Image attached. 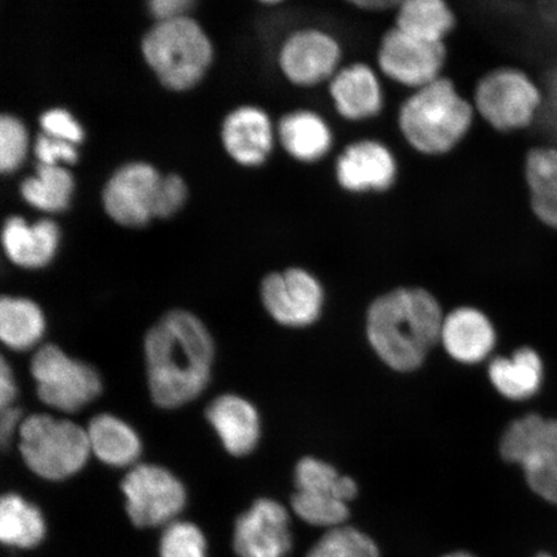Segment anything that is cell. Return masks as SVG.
I'll list each match as a JSON object with an SVG mask.
<instances>
[{"label":"cell","mask_w":557,"mask_h":557,"mask_svg":"<svg viewBox=\"0 0 557 557\" xmlns=\"http://www.w3.org/2000/svg\"><path fill=\"white\" fill-rule=\"evenodd\" d=\"M145 358L152 400L174 409L205 392L211 379L214 344L197 317L174 310L146 334Z\"/></svg>","instance_id":"obj_1"},{"label":"cell","mask_w":557,"mask_h":557,"mask_svg":"<svg viewBox=\"0 0 557 557\" xmlns=\"http://www.w3.org/2000/svg\"><path fill=\"white\" fill-rule=\"evenodd\" d=\"M443 323L441 305L428 290L398 288L369 308L367 336L383 363L412 372L441 341Z\"/></svg>","instance_id":"obj_2"},{"label":"cell","mask_w":557,"mask_h":557,"mask_svg":"<svg viewBox=\"0 0 557 557\" xmlns=\"http://www.w3.org/2000/svg\"><path fill=\"white\" fill-rule=\"evenodd\" d=\"M476 113L456 83L442 76L413 90L400 104L396 123L410 149L426 157L449 154L472 129Z\"/></svg>","instance_id":"obj_3"},{"label":"cell","mask_w":557,"mask_h":557,"mask_svg":"<svg viewBox=\"0 0 557 557\" xmlns=\"http://www.w3.org/2000/svg\"><path fill=\"white\" fill-rule=\"evenodd\" d=\"M143 51L159 81L174 90L197 85L213 53L205 32L187 17L160 21L146 35Z\"/></svg>","instance_id":"obj_4"},{"label":"cell","mask_w":557,"mask_h":557,"mask_svg":"<svg viewBox=\"0 0 557 557\" xmlns=\"http://www.w3.org/2000/svg\"><path fill=\"white\" fill-rule=\"evenodd\" d=\"M471 101L476 116L492 129L512 134L537 121L545 96L524 70L499 66L476 82Z\"/></svg>","instance_id":"obj_5"},{"label":"cell","mask_w":557,"mask_h":557,"mask_svg":"<svg viewBox=\"0 0 557 557\" xmlns=\"http://www.w3.org/2000/svg\"><path fill=\"white\" fill-rule=\"evenodd\" d=\"M20 450L33 472L64 480L85 468L90 453L87 430L47 414H33L18 430Z\"/></svg>","instance_id":"obj_6"},{"label":"cell","mask_w":557,"mask_h":557,"mask_svg":"<svg viewBox=\"0 0 557 557\" xmlns=\"http://www.w3.org/2000/svg\"><path fill=\"white\" fill-rule=\"evenodd\" d=\"M499 451L505 461L521 466L537 496L557 505V420L519 418L506 429Z\"/></svg>","instance_id":"obj_7"},{"label":"cell","mask_w":557,"mask_h":557,"mask_svg":"<svg viewBox=\"0 0 557 557\" xmlns=\"http://www.w3.org/2000/svg\"><path fill=\"white\" fill-rule=\"evenodd\" d=\"M32 374L39 399L61 412H78L102 392L100 374L94 367L67 357L54 345L35 352Z\"/></svg>","instance_id":"obj_8"},{"label":"cell","mask_w":557,"mask_h":557,"mask_svg":"<svg viewBox=\"0 0 557 557\" xmlns=\"http://www.w3.org/2000/svg\"><path fill=\"white\" fill-rule=\"evenodd\" d=\"M447 60V45L418 39L395 26L382 35L375 52L383 78L410 92L442 78Z\"/></svg>","instance_id":"obj_9"},{"label":"cell","mask_w":557,"mask_h":557,"mask_svg":"<svg viewBox=\"0 0 557 557\" xmlns=\"http://www.w3.org/2000/svg\"><path fill=\"white\" fill-rule=\"evenodd\" d=\"M277 62L285 79L296 87L326 86L344 66V47L322 26L302 27L284 40Z\"/></svg>","instance_id":"obj_10"},{"label":"cell","mask_w":557,"mask_h":557,"mask_svg":"<svg viewBox=\"0 0 557 557\" xmlns=\"http://www.w3.org/2000/svg\"><path fill=\"white\" fill-rule=\"evenodd\" d=\"M122 490L128 517L137 527L169 525L186 503L184 485L160 466H135L124 478Z\"/></svg>","instance_id":"obj_11"},{"label":"cell","mask_w":557,"mask_h":557,"mask_svg":"<svg viewBox=\"0 0 557 557\" xmlns=\"http://www.w3.org/2000/svg\"><path fill=\"white\" fill-rule=\"evenodd\" d=\"M399 176L395 152L375 138H360L346 146L334 162V178L350 194L385 193Z\"/></svg>","instance_id":"obj_12"},{"label":"cell","mask_w":557,"mask_h":557,"mask_svg":"<svg viewBox=\"0 0 557 557\" xmlns=\"http://www.w3.org/2000/svg\"><path fill=\"white\" fill-rule=\"evenodd\" d=\"M264 308L278 324L301 329L317 322L323 308L322 285L308 271L289 269L263 278Z\"/></svg>","instance_id":"obj_13"},{"label":"cell","mask_w":557,"mask_h":557,"mask_svg":"<svg viewBox=\"0 0 557 557\" xmlns=\"http://www.w3.org/2000/svg\"><path fill=\"white\" fill-rule=\"evenodd\" d=\"M162 176L145 163L124 165L103 190V207L117 224L139 227L156 218V200Z\"/></svg>","instance_id":"obj_14"},{"label":"cell","mask_w":557,"mask_h":557,"mask_svg":"<svg viewBox=\"0 0 557 557\" xmlns=\"http://www.w3.org/2000/svg\"><path fill=\"white\" fill-rule=\"evenodd\" d=\"M336 114L348 123H366L382 114L386 104L382 75L363 61L344 65L326 85Z\"/></svg>","instance_id":"obj_15"},{"label":"cell","mask_w":557,"mask_h":557,"mask_svg":"<svg viewBox=\"0 0 557 557\" xmlns=\"http://www.w3.org/2000/svg\"><path fill=\"white\" fill-rule=\"evenodd\" d=\"M234 547L239 557L287 556L292 547L288 511L276 500H256L236 521Z\"/></svg>","instance_id":"obj_16"},{"label":"cell","mask_w":557,"mask_h":557,"mask_svg":"<svg viewBox=\"0 0 557 557\" xmlns=\"http://www.w3.org/2000/svg\"><path fill=\"white\" fill-rule=\"evenodd\" d=\"M222 138L230 156L247 166L267 162L275 144L273 123L263 110L244 107L227 116Z\"/></svg>","instance_id":"obj_17"},{"label":"cell","mask_w":557,"mask_h":557,"mask_svg":"<svg viewBox=\"0 0 557 557\" xmlns=\"http://www.w3.org/2000/svg\"><path fill=\"white\" fill-rule=\"evenodd\" d=\"M277 137L285 152L304 164L322 162L334 148L332 125L322 114L310 109L284 115L277 125Z\"/></svg>","instance_id":"obj_18"},{"label":"cell","mask_w":557,"mask_h":557,"mask_svg":"<svg viewBox=\"0 0 557 557\" xmlns=\"http://www.w3.org/2000/svg\"><path fill=\"white\" fill-rule=\"evenodd\" d=\"M207 418L230 455H249L259 444V412L240 396L222 395L214 399L207 409Z\"/></svg>","instance_id":"obj_19"},{"label":"cell","mask_w":557,"mask_h":557,"mask_svg":"<svg viewBox=\"0 0 557 557\" xmlns=\"http://www.w3.org/2000/svg\"><path fill=\"white\" fill-rule=\"evenodd\" d=\"M441 341L453 359L475 364L492 352L496 331L482 311L461 308L444 318Z\"/></svg>","instance_id":"obj_20"},{"label":"cell","mask_w":557,"mask_h":557,"mask_svg":"<svg viewBox=\"0 0 557 557\" xmlns=\"http://www.w3.org/2000/svg\"><path fill=\"white\" fill-rule=\"evenodd\" d=\"M2 243L7 257L25 269H41L53 260L60 244V230L53 221L26 224L23 218L7 220Z\"/></svg>","instance_id":"obj_21"},{"label":"cell","mask_w":557,"mask_h":557,"mask_svg":"<svg viewBox=\"0 0 557 557\" xmlns=\"http://www.w3.org/2000/svg\"><path fill=\"white\" fill-rule=\"evenodd\" d=\"M394 11L396 29L431 44H445L456 29L448 0H401Z\"/></svg>","instance_id":"obj_22"},{"label":"cell","mask_w":557,"mask_h":557,"mask_svg":"<svg viewBox=\"0 0 557 557\" xmlns=\"http://www.w3.org/2000/svg\"><path fill=\"white\" fill-rule=\"evenodd\" d=\"M524 177L532 211L543 224L557 228V148L537 146L528 152Z\"/></svg>","instance_id":"obj_23"},{"label":"cell","mask_w":557,"mask_h":557,"mask_svg":"<svg viewBox=\"0 0 557 557\" xmlns=\"http://www.w3.org/2000/svg\"><path fill=\"white\" fill-rule=\"evenodd\" d=\"M90 451L101 462L127 468L141 455V441L134 429L111 414L96 416L87 428Z\"/></svg>","instance_id":"obj_24"},{"label":"cell","mask_w":557,"mask_h":557,"mask_svg":"<svg viewBox=\"0 0 557 557\" xmlns=\"http://www.w3.org/2000/svg\"><path fill=\"white\" fill-rule=\"evenodd\" d=\"M487 373L500 395L520 401L539 393L543 381V364L533 348L522 347L511 358L494 359Z\"/></svg>","instance_id":"obj_25"},{"label":"cell","mask_w":557,"mask_h":557,"mask_svg":"<svg viewBox=\"0 0 557 557\" xmlns=\"http://www.w3.org/2000/svg\"><path fill=\"white\" fill-rule=\"evenodd\" d=\"M46 319L39 306L27 298L3 297L0 302V338L16 351L30 350L44 338Z\"/></svg>","instance_id":"obj_26"},{"label":"cell","mask_w":557,"mask_h":557,"mask_svg":"<svg viewBox=\"0 0 557 557\" xmlns=\"http://www.w3.org/2000/svg\"><path fill=\"white\" fill-rule=\"evenodd\" d=\"M46 525L37 507L17 494H5L0 503V540L4 545L32 548L44 540Z\"/></svg>","instance_id":"obj_27"},{"label":"cell","mask_w":557,"mask_h":557,"mask_svg":"<svg viewBox=\"0 0 557 557\" xmlns=\"http://www.w3.org/2000/svg\"><path fill=\"white\" fill-rule=\"evenodd\" d=\"M74 190L72 174L60 165L39 164L37 174L21 185L23 198L44 212L65 211Z\"/></svg>","instance_id":"obj_28"},{"label":"cell","mask_w":557,"mask_h":557,"mask_svg":"<svg viewBox=\"0 0 557 557\" xmlns=\"http://www.w3.org/2000/svg\"><path fill=\"white\" fill-rule=\"evenodd\" d=\"M306 557H381L375 542L357 528L330 529Z\"/></svg>","instance_id":"obj_29"},{"label":"cell","mask_w":557,"mask_h":557,"mask_svg":"<svg viewBox=\"0 0 557 557\" xmlns=\"http://www.w3.org/2000/svg\"><path fill=\"white\" fill-rule=\"evenodd\" d=\"M348 504L333 494L296 492L292 508L299 519L312 527L333 529L345 524Z\"/></svg>","instance_id":"obj_30"},{"label":"cell","mask_w":557,"mask_h":557,"mask_svg":"<svg viewBox=\"0 0 557 557\" xmlns=\"http://www.w3.org/2000/svg\"><path fill=\"white\" fill-rule=\"evenodd\" d=\"M160 557H207L203 533L191 522H170L160 540Z\"/></svg>","instance_id":"obj_31"},{"label":"cell","mask_w":557,"mask_h":557,"mask_svg":"<svg viewBox=\"0 0 557 557\" xmlns=\"http://www.w3.org/2000/svg\"><path fill=\"white\" fill-rule=\"evenodd\" d=\"M339 480L341 475L332 465L317 458H302L296 466L297 492L333 494L337 497Z\"/></svg>","instance_id":"obj_32"},{"label":"cell","mask_w":557,"mask_h":557,"mask_svg":"<svg viewBox=\"0 0 557 557\" xmlns=\"http://www.w3.org/2000/svg\"><path fill=\"white\" fill-rule=\"evenodd\" d=\"M27 151V134L24 124L16 117L3 115L0 121V170L16 171L24 162Z\"/></svg>","instance_id":"obj_33"},{"label":"cell","mask_w":557,"mask_h":557,"mask_svg":"<svg viewBox=\"0 0 557 557\" xmlns=\"http://www.w3.org/2000/svg\"><path fill=\"white\" fill-rule=\"evenodd\" d=\"M186 200V185L178 176L162 177L156 200V218L169 219L176 213Z\"/></svg>","instance_id":"obj_34"},{"label":"cell","mask_w":557,"mask_h":557,"mask_svg":"<svg viewBox=\"0 0 557 557\" xmlns=\"http://www.w3.org/2000/svg\"><path fill=\"white\" fill-rule=\"evenodd\" d=\"M40 124L46 135L64 139V141L73 145L82 143L83 137H85L79 123L66 110L47 111L41 116Z\"/></svg>","instance_id":"obj_35"},{"label":"cell","mask_w":557,"mask_h":557,"mask_svg":"<svg viewBox=\"0 0 557 557\" xmlns=\"http://www.w3.org/2000/svg\"><path fill=\"white\" fill-rule=\"evenodd\" d=\"M35 154L40 164L60 165V163H75L78 159L75 145L54 138L46 134L40 135L35 144Z\"/></svg>","instance_id":"obj_36"},{"label":"cell","mask_w":557,"mask_h":557,"mask_svg":"<svg viewBox=\"0 0 557 557\" xmlns=\"http://www.w3.org/2000/svg\"><path fill=\"white\" fill-rule=\"evenodd\" d=\"M193 0H149V9L160 21H170L185 17V12L190 10Z\"/></svg>","instance_id":"obj_37"},{"label":"cell","mask_w":557,"mask_h":557,"mask_svg":"<svg viewBox=\"0 0 557 557\" xmlns=\"http://www.w3.org/2000/svg\"><path fill=\"white\" fill-rule=\"evenodd\" d=\"M17 395L15 379H13L12 369L7 364L5 359L0 366V407L2 409L12 407Z\"/></svg>","instance_id":"obj_38"},{"label":"cell","mask_w":557,"mask_h":557,"mask_svg":"<svg viewBox=\"0 0 557 557\" xmlns=\"http://www.w3.org/2000/svg\"><path fill=\"white\" fill-rule=\"evenodd\" d=\"M21 424V410L15 407L2 409V420H0V438L2 444L7 445L11 441L15 431L20 430Z\"/></svg>","instance_id":"obj_39"},{"label":"cell","mask_w":557,"mask_h":557,"mask_svg":"<svg viewBox=\"0 0 557 557\" xmlns=\"http://www.w3.org/2000/svg\"><path fill=\"white\" fill-rule=\"evenodd\" d=\"M352 9L364 12H385L395 10L401 0H344Z\"/></svg>","instance_id":"obj_40"},{"label":"cell","mask_w":557,"mask_h":557,"mask_svg":"<svg viewBox=\"0 0 557 557\" xmlns=\"http://www.w3.org/2000/svg\"><path fill=\"white\" fill-rule=\"evenodd\" d=\"M444 557H473V556L470 554H466V553H456V554H451V555L444 556Z\"/></svg>","instance_id":"obj_41"},{"label":"cell","mask_w":557,"mask_h":557,"mask_svg":"<svg viewBox=\"0 0 557 557\" xmlns=\"http://www.w3.org/2000/svg\"><path fill=\"white\" fill-rule=\"evenodd\" d=\"M260 2H262L264 4H277V3L283 2V0H260Z\"/></svg>","instance_id":"obj_42"},{"label":"cell","mask_w":557,"mask_h":557,"mask_svg":"<svg viewBox=\"0 0 557 557\" xmlns=\"http://www.w3.org/2000/svg\"><path fill=\"white\" fill-rule=\"evenodd\" d=\"M539 557H553V556H549V555H540Z\"/></svg>","instance_id":"obj_43"}]
</instances>
